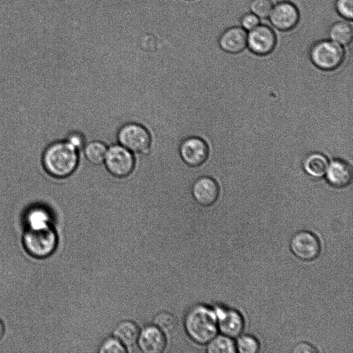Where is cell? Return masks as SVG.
Wrapping results in <instances>:
<instances>
[{
    "mask_svg": "<svg viewBox=\"0 0 353 353\" xmlns=\"http://www.w3.org/2000/svg\"><path fill=\"white\" fill-rule=\"evenodd\" d=\"M80 151L65 139L50 143L42 157L45 170L52 177L61 179L70 176L77 168Z\"/></svg>",
    "mask_w": 353,
    "mask_h": 353,
    "instance_id": "6da1fadb",
    "label": "cell"
},
{
    "mask_svg": "<svg viewBox=\"0 0 353 353\" xmlns=\"http://www.w3.org/2000/svg\"><path fill=\"white\" fill-rule=\"evenodd\" d=\"M184 323L188 336L201 345L207 344L219 331L214 310L203 305H197L190 309Z\"/></svg>",
    "mask_w": 353,
    "mask_h": 353,
    "instance_id": "7a4b0ae2",
    "label": "cell"
},
{
    "mask_svg": "<svg viewBox=\"0 0 353 353\" xmlns=\"http://www.w3.org/2000/svg\"><path fill=\"white\" fill-rule=\"evenodd\" d=\"M23 243L30 255L42 259L50 256L54 251L57 236L50 223L38 227H28L23 236Z\"/></svg>",
    "mask_w": 353,
    "mask_h": 353,
    "instance_id": "3957f363",
    "label": "cell"
},
{
    "mask_svg": "<svg viewBox=\"0 0 353 353\" xmlns=\"http://www.w3.org/2000/svg\"><path fill=\"white\" fill-rule=\"evenodd\" d=\"M116 141L133 154H144L150 149L152 137L149 130L143 124L128 121L118 129Z\"/></svg>",
    "mask_w": 353,
    "mask_h": 353,
    "instance_id": "277c9868",
    "label": "cell"
},
{
    "mask_svg": "<svg viewBox=\"0 0 353 353\" xmlns=\"http://www.w3.org/2000/svg\"><path fill=\"white\" fill-rule=\"evenodd\" d=\"M310 60L314 65L323 70L339 68L345 57L343 46L330 39L314 42L309 50Z\"/></svg>",
    "mask_w": 353,
    "mask_h": 353,
    "instance_id": "5b68a950",
    "label": "cell"
},
{
    "mask_svg": "<svg viewBox=\"0 0 353 353\" xmlns=\"http://www.w3.org/2000/svg\"><path fill=\"white\" fill-rule=\"evenodd\" d=\"M136 160L134 154L118 143L108 145L103 165L113 176L125 178L133 172Z\"/></svg>",
    "mask_w": 353,
    "mask_h": 353,
    "instance_id": "8992f818",
    "label": "cell"
},
{
    "mask_svg": "<svg viewBox=\"0 0 353 353\" xmlns=\"http://www.w3.org/2000/svg\"><path fill=\"white\" fill-rule=\"evenodd\" d=\"M179 153L181 160L188 166L200 167L208 160L210 148L203 138L198 135H190L181 141Z\"/></svg>",
    "mask_w": 353,
    "mask_h": 353,
    "instance_id": "52a82bcc",
    "label": "cell"
},
{
    "mask_svg": "<svg viewBox=\"0 0 353 353\" xmlns=\"http://www.w3.org/2000/svg\"><path fill=\"white\" fill-rule=\"evenodd\" d=\"M290 249L297 259L303 261H312L319 256L321 245L319 238L314 233L302 230L291 237Z\"/></svg>",
    "mask_w": 353,
    "mask_h": 353,
    "instance_id": "ba28073f",
    "label": "cell"
},
{
    "mask_svg": "<svg viewBox=\"0 0 353 353\" xmlns=\"http://www.w3.org/2000/svg\"><path fill=\"white\" fill-rule=\"evenodd\" d=\"M276 45V35L272 28L259 24L247 32V47L254 54L264 56L271 53Z\"/></svg>",
    "mask_w": 353,
    "mask_h": 353,
    "instance_id": "9c48e42d",
    "label": "cell"
},
{
    "mask_svg": "<svg viewBox=\"0 0 353 353\" xmlns=\"http://www.w3.org/2000/svg\"><path fill=\"white\" fill-rule=\"evenodd\" d=\"M299 17V11L296 5L284 0L273 5L268 18L272 26L278 30L288 31L297 25Z\"/></svg>",
    "mask_w": 353,
    "mask_h": 353,
    "instance_id": "30bf717a",
    "label": "cell"
},
{
    "mask_svg": "<svg viewBox=\"0 0 353 353\" xmlns=\"http://www.w3.org/2000/svg\"><path fill=\"white\" fill-rule=\"evenodd\" d=\"M190 192L197 203L202 206H210L214 204L219 197V186L213 178L201 176L194 180Z\"/></svg>",
    "mask_w": 353,
    "mask_h": 353,
    "instance_id": "8fae6325",
    "label": "cell"
},
{
    "mask_svg": "<svg viewBox=\"0 0 353 353\" xmlns=\"http://www.w3.org/2000/svg\"><path fill=\"white\" fill-rule=\"evenodd\" d=\"M218 330L222 334L232 339L240 336L244 329V320L236 310L217 307L214 310Z\"/></svg>",
    "mask_w": 353,
    "mask_h": 353,
    "instance_id": "7c38bea8",
    "label": "cell"
},
{
    "mask_svg": "<svg viewBox=\"0 0 353 353\" xmlns=\"http://www.w3.org/2000/svg\"><path fill=\"white\" fill-rule=\"evenodd\" d=\"M218 45L228 53H239L247 47V32L241 26L229 27L219 35Z\"/></svg>",
    "mask_w": 353,
    "mask_h": 353,
    "instance_id": "4fadbf2b",
    "label": "cell"
},
{
    "mask_svg": "<svg viewBox=\"0 0 353 353\" xmlns=\"http://www.w3.org/2000/svg\"><path fill=\"white\" fill-rule=\"evenodd\" d=\"M137 343L145 353H161L166 346V338L156 325H148L140 330Z\"/></svg>",
    "mask_w": 353,
    "mask_h": 353,
    "instance_id": "5bb4252c",
    "label": "cell"
},
{
    "mask_svg": "<svg viewBox=\"0 0 353 353\" xmlns=\"http://www.w3.org/2000/svg\"><path fill=\"white\" fill-rule=\"evenodd\" d=\"M325 174L328 183L333 187L345 188L352 181V169L345 161L334 159L328 164Z\"/></svg>",
    "mask_w": 353,
    "mask_h": 353,
    "instance_id": "9a60e30c",
    "label": "cell"
},
{
    "mask_svg": "<svg viewBox=\"0 0 353 353\" xmlns=\"http://www.w3.org/2000/svg\"><path fill=\"white\" fill-rule=\"evenodd\" d=\"M139 333V326L134 322L125 320L117 325L113 332V336L125 347H128L137 343Z\"/></svg>",
    "mask_w": 353,
    "mask_h": 353,
    "instance_id": "2e32d148",
    "label": "cell"
},
{
    "mask_svg": "<svg viewBox=\"0 0 353 353\" xmlns=\"http://www.w3.org/2000/svg\"><path fill=\"white\" fill-rule=\"evenodd\" d=\"M328 164V160L324 154L314 152L308 154L305 158L303 168L308 175L320 178L325 174Z\"/></svg>",
    "mask_w": 353,
    "mask_h": 353,
    "instance_id": "e0dca14e",
    "label": "cell"
},
{
    "mask_svg": "<svg viewBox=\"0 0 353 353\" xmlns=\"http://www.w3.org/2000/svg\"><path fill=\"white\" fill-rule=\"evenodd\" d=\"M327 34L328 39L344 46L351 43L353 38V29L347 20L337 21L330 25Z\"/></svg>",
    "mask_w": 353,
    "mask_h": 353,
    "instance_id": "ac0fdd59",
    "label": "cell"
},
{
    "mask_svg": "<svg viewBox=\"0 0 353 353\" xmlns=\"http://www.w3.org/2000/svg\"><path fill=\"white\" fill-rule=\"evenodd\" d=\"M108 145L99 140L88 141L81 150L85 159L92 165L103 164Z\"/></svg>",
    "mask_w": 353,
    "mask_h": 353,
    "instance_id": "d6986e66",
    "label": "cell"
},
{
    "mask_svg": "<svg viewBox=\"0 0 353 353\" xmlns=\"http://www.w3.org/2000/svg\"><path fill=\"white\" fill-rule=\"evenodd\" d=\"M207 352L209 353H234L235 343L232 338L225 335H216L207 343Z\"/></svg>",
    "mask_w": 353,
    "mask_h": 353,
    "instance_id": "ffe728a7",
    "label": "cell"
},
{
    "mask_svg": "<svg viewBox=\"0 0 353 353\" xmlns=\"http://www.w3.org/2000/svg\"><path fill=\"white\" fill-rule=\"evenodd\" d=\"M154 324L164 333H170L176 328L177 320L172 314L163 311L155 316Z\"/></svg>",
    "mask_w": 353,
    "mask_h": 353,
    "instance_id": "44dd1931",
    "label": "cell"
},
{
    "mask_svg": "<svg viewBox=\"0 0 353 353\" xmlns=\"http://www.w3.org/2000/svg\"><path fill=\"white\" fill-rule=\"evenodd\" d=\"M26 221L28 227H38L49 224L50 216L45 209L36 207L28 211Z\"/></svg>",
    "mask_w": 353,
    "mask_h": 353,
    "instance_id": "7402d4cb",
    "label": "cell"
},
{
    "mask_svg": "<svg viewBox=\"0 0 353 353\" xmlns=\"http://www.w3.org/2000/svg\"><path fill=\"white\" fill-rule=\"evenodd\" d=\"M236 351L239 353H256L259 350V343L253 336H239L235 343Z\"/></svg>",
    "mask_w": 353,
    "mask_h": 353,
    "instance_id": "603a6c76",
    "label": "cell"
},
{
    "mask_svg": "<svg viewBox=\"0 0 353 353\" xmlns=\"http://www.w3.org/2000/svg\"><path fill=\"white\" fill-rule=\"evenodd\" d=\"M273 5L271 0H251L249 9L259 19H265L268 17Z\"/></svg>",
    "mask_w": 353,
    "mask_h": 353,
    "instance_id": "cb8c5ba5",
    "label": "cell"
},
{
    "mask_svg": "<svg viewBox=\"0 0 353 353\" xmlns=\"http://www.w3.org/2000/svg\"><path fill=\"white\" fill-rule=\"evenodd\" d=\"M100 353H125L126 347L114 336L108 337L101 344Z\"/></svg>",
    "mask_w": 353,
    "mask_h": 353,
    "instance_id": "d4e9b609",
    "label": "cell"
},
{
    "mask_svg": "<svg viewBox=\"0 0 353 353\" xmlns=\"http://www.w3.org/2000/svg\"><path fill=\"white\" fill-rule=\"evenodd\" d=\"M64 139L79 151H81L87 143L84 134L79 130H72L66 132Z\"/></svg>",
    "mask_w": 353,
    "mask_h": 353,
    "instance_id": "484cf974",
    "label": "cell"
},
{
    "mask_svg": "<svg viewBox=\"0 0 353 353\" xmlns=\"http://www.w3.org/2000/svg\"><path fill=\"white\" fill-rule=\"evenodd\" d=\"M334 7L336 12L347 21L353 17V0H335Z\"/></svg>",
    "mask_w": 353,
    "mask_h": 353,
    "instance_id": "4316f807",
    "label": "cell"
},
{
    "mask_svg": "<svg viewBox=\"0 0 353 353\" xmlns=\"http://www.w3.org/2000/svg\"><path fill=\"white\" fill-rule=\"evenodd\" d=\"M239 22L240 26L248 32L260 24V19L250 11L241 17Z\"/></svg>",
    "mask_w": 353,
    "mask_h": 353,
    "instance_id": "83f0119b",
    "label": "cell"
},
{
    "mask_svg": "<svg viewBox=\"0 0 353 353\" xmlns=\"http://www.w3.org/2000/svg\"><path fill=\"white\" fill-rule=\"evenodd\" d=\"M293 352H298V353H314L316 352L317 350L310 343L307 342H301L299 343H297L292 350Z\"/></svg>",
    "mask_w": 353,
    "mask_h": 353,
    "instance_id": "f1b7e54d",
    "label": "cell"
},
{
    "mask_svg": "<svg viewBox=\"0 0 353 353\" xmlns=\"http://www.w3.org/2000/svg\"><path fill=\"white\" fill-rule=\"evenodd\" d=\"M4 333V325L0 319V339L2 338Z\"/></svg>",
    "mask_w": 353,
    "mask_h": 353,
    "instance_id": "f546056e",
    "label": "cell"
}]
</instances>
